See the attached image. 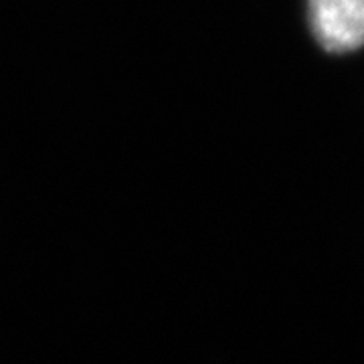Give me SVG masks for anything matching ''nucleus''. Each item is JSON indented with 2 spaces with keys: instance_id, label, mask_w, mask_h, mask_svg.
Wrapping results in <instances>:
<instances>
[{
  "instance_id": "f257e3e1",
  "label": "nucleus",
  "mask_w": 364,
  "mask_h": 364,
  "mask_svg": "<svg viewBox=\"0 0 364 364\" xmlns=\"http://www.w3.org/2000/svg\"><path fill=\"white\" fill-rule=\"evenodd\" d=\"M306 21L314 43L328 55L364 49V0H306Z\"/></svg>"
}]
</instances>
